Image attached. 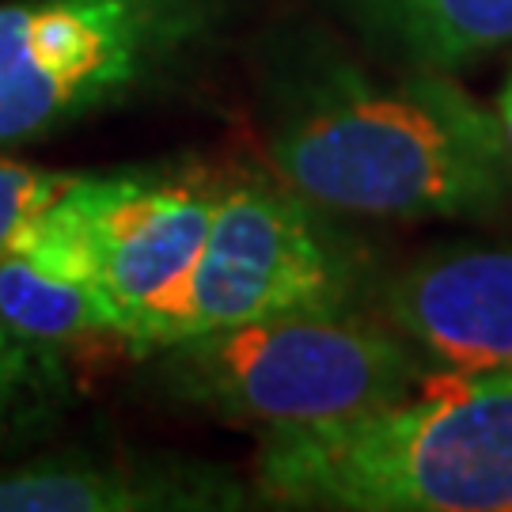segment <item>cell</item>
<instances>
[{"mask_svg": "<svg viewBox=\"0 0 512 512\" xmlns=\"http://www.w3.org/2000/svg\"><path fill=\"white\" fill-rule=\"evenodd\" d=\"M372 73L319 31L274 46L262 145L296 194L349 217H490L512 202L497 110L437 69Z\"/></svg>", "mask_w": 512, "mask_h": 512, "instance_id": "6da1fadb", "label": "cell"}, {"mask_svg": "<svg viewBox=\"0 0 512 512\" xmlns=\"http://www.w3.org/2000/svg\"><path fill=\"white\" fill-rule=\"evenodd\" d=\"M255 494L281 509L512 512V376L444 368L395 403L266 429Z\"/></svg>", "mask_w": 512, "mask_h": 512, "instance_id": "7a4b0ae2", "label": "cell"}, {"mask_svg": "<svg viewBox=\"0 0 512 512\" xmlns=\"http://www.w3.org/2000/svg\"><path fill=\"white\" fill-rule=\"evenodd\" d=\"M384 311H293L156 349L171 399L239 425H311L403 399L433 372Z\"/></svg>", "mask_w": 512, "mask_h": 512, "instance_id": "3957f363", "label": "cell"}, {"mask_svg": "<svg viewBox=\"0 0 512 512\" xmlns=\"http://www.w3.org/2000/svg\"><path fill=\"white\" fill-rule=\"evenodd\" d=\"M228 0H0V148L46 141L183 73Z\"/></svg>", "mask_w": 512, "mask_h": 512, "instance_id": "277c9868", "label": "cell"}, {"mask_svg": "<svg viewBox=\"0 0 512 512\" xmlns=\"http://www.w3.org/2000/svg\"><path fill=\"white\" fill-rule=\"evenodd\" d=\"M380 300L368 243L334 209L262 175L220 183L183 338L293 311H342Z\"/></svg>", "mask_w": 512, "mask_h": 512, "instance_id": "5b68a950", "label": "cell"}, {"mask_svg": "<svg viewBox=\"0 0 512 512\" xmlns=\"http://www.w3.org/2000/svg\"><path fill=\"white\" fill-rule=\"evenodd\" d=\"M217 198L220 179L198 167L76 179L95 255L92 289L114 338L141 353L183 338Z\"/></svg>", "mask_w": 512, "mask_h": 512, "instance_id": "8992f818", "label": "cell"}, {"mask_svg": "<svg viewBox=\"0 0 512 512\" xmlns=\"http://www.w3.org/2000/svg\"><path fill=\"white\" fill-rule=\"evenodd\" d=\"M380 311L433 365L512 376V247H433L380 285Z\"/></svg>", "mask_w": 512, "mask_h": 512, "instance_id": "52a82bcc", "label": "cell"}, {"mask_svg": "<svg viewBox=\"0 0 512 512\" xmlns=\"http://www.w3.org/2000/svg\"><path fill=\"white\" fill-rule=\"evenodd\" d=\"M251 486L217 463L141 452H57L0 471V512H232Z\"/></svg>", "mask_w": 512, "mask_h": 512, "instance_id": "ba28073f", "label": "cell"}, {"mask_svg": "<svg viewBox=\"0 0 512 512\" xmlns=\"http://www.w3.org/2000/svg\"><path fill=\"white\" fill-rule=\"evenodd\" d=\"M372 54L452 73L512 42V0H334Z\"/></svg>", "mask_w": 512, "mask_h": 512, "instance_id": "9c48e42d", "label": "cell"}, {"mask_svg": "<svg viewBox=\"0 0 512 512\" xmlns=\"http://www.w3.org/2000/svg\"><path fill=\"white\" fill-rule=\"evenodd\" d=\"M0 323L46 353L95 334H114L92 285L46 274L19 255L0 258Z\"/></svg>", "mask_w": 512, "mask_h": 512, "instance_id": "30bf717a", "label": "cell"}, {"mask_svg": "<svg viewBox=\"0 0 512 512\" xmlns=\"http://www.w3.org/2000/svg\"><path fill=\"white\" fill-rule=\"evenodd\" d=\"M73 179L76 175L42 171L0 152V258L12 255V243L23 232V224L42 213L61 190H69Z\"/></svg>", "mask_w": 512, "mask_h": 512, "instance_id": "8fae6325", "label": "cell"}, {"mask_svg": "<svg viewBox=\"0 0 512 512\" xmlns=\"http://www.w3.org/2000/svg\"><path fill=\"white\" fill-rule=\"evenodd\" d=\"M50 372L54 365L46 349L27 346L0 323V440L16 429L27 410L38 406Z\"/></svg>", "mask_w": 512, "mask_h": 512, "instance_id": "7c38bea8", "label": "cell"}, {"mask_svg": "<svg viewBox=\"0 0 512 512\" xmlns=\"http://www.w3.org/2000/svg\"><path fill=\"white\" fill-rule=\"evenodd\" d=\"M497 118H501V129H505V141L512 148V80L505 84V92L497 99Z\"/></svg>", "mask_w": 512, "mask_h": 512, "instance_id": "4fadbf2b", "label": "cell"}]
</instances>
